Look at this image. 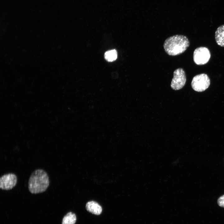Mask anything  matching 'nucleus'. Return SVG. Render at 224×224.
<instances>
[{
    "label": "nucleus",
    "instance_id": "f257e3e1",
    "mask_svg": "<svg viewBox=\"0 0 224 224\" xmlns=\"http://www.w3.org/2000/svg\"><path fill=\"white\" fill-rule=\"evenodd\" d=\"M189 45V42L185 36L176 35L170 37L164 41L163 47L169 55L176 56L184 53Z\"/></svg>",
    "mask_w": 224,
    "mask_h": 224
},
{
    "label": "nucleus",
    "instance_id": "f03ea898",
    "mask_svg": "<svg viewBox=\"0 0 224 224\" xmlns=\"http://www.w3.org/2000/svg\"><path fill=\"white\" fill-rule=\"evenodd\" d=\"M49 184V179L46 172L41 169H36L29 178L28 189L32 194L42 193L46 190Z\"/></svg>",
    "mask_w": 224,
    "mask_h": 224
},
{
    "label": "nucleus",
    "instance_id": "7ed1b4c3",
    "mask_svg": "<svg viewBox=\"0 0 224 224\" xmlns=\"http://www.w3.org/2000/svg\"><path fill=\"white\" fill-rule=\"evenodd\" d=\"M210 81L208 75L203 73L194 76L192 80L191 85L194 90L197 92H202L209 86Z\"/></svg>",
    "mask_w": 224,
    "mask_h": 224
},
{
    "label": "nucleus",
    "instance_id": "20e7f679",
    "mask_svg": "<svg viewBox=\"0 0 224 224\" xmlns=\"http://www.w3.org/2000/svg\"><path fill=\"white\" fill-rule=\"evenodd\" d=\"M211 54L209 49L204 47H200L196 49L193 53L194 62L198 65L206 64L209 61Z\"/></svg>",
    "mask_w": 224,
    "mask_h": 224
},
{
    "label": "nucleus",
    "instance_id": "39448f33",
    "mask_svg": "<svg viewBox=\"0 0 224 224\" xmlns=\"http://www.w3.org/2000/svg\"><path fill=\"white\" fill-rule=\"evenodd\" d=\"M186 80V74L184 69L182 68H178L174 72L171 87L173 90H179L184 86Z\"/></svg>",
    "mask_w": 224,
    "mask_h": 224
},
{
    "label": "nucleus",
    "instance_id": "423d86ee",
    "mask_svg": "<svg viewBox=\"0 0 224 224\" xmlns=\"http://www.w3.org/2000/svg\"><path fill=\"white\" fill-rule=\"evenodd\" d=\"M17 182V176L14 174H4L0 178V188L3 190H10L16 186Z\"/></svg>",
    "mask_w": 224,
    "mask_h": 224
},
{
    "label": "nucleus",
    "instance_id": "0eeeda50",
    "mask_svg": "<svg viewBox=\"0 0 224 224\" xmlns=\"http://www.w3.org/2000/svg\"><path fill=\"white\" fill-rule=\"evenodd\" d=\"M86 208L87 211L95 215H99L102 211L101 206L94 201L88 202L86 204Z\"/></svg>",
    "mask_w": 224,
    "mask_h": 224
},
{
    "label": "nucleus",
    "instance_id": "6e6552de",
    "mask_svg": "<svg viewBox=\"0 0 224 224\" xmlns=\"http://www.w3.org/2000/svg\"><path fill=\"white\" fill-rule=\"evenodd\" d=\"M215 39L218 45L224 47V25L219 26L216 30Z\"/></svg>",
    "mask_w": 224,
    "mask_h": 224
},
{
    "label": "nucleus",
    "instance_id": "1a4fd4ad",
    "mask_svg": "<svg viewBox=\"0 0 224 224\" xmlns=\"http://www.w3.org/2000/svg\"><path fill=\"white\" fill-rule=\"evenodd\" d=\"M76 221V217L75 213L70 212L63 217L62 224H75Z\"/></svg>",
    "mask_w": 224,
    "mask_h": 224
},
{
    "label": "nucleus",
    "instance_id": "9d476101",
    "mask_svg": "<svg viewBox=\"0 0 224 224\" xmlns=\"http://www.w3.org/2000/svg\"><path fill=\"white\" fill-rule=\"evenodd\" d=\"M104 57L105 59L108 61H113L117 58V52L115 49L108 51L105 53Z\"/></svg>",
    "mask_w": 224,
    "mask_h": 224
},
{
    "label": "nucleus",
    "instance_id": "9b49d317",
    "mask_svg": "<svg viewBox=\"0 0 224 224\" xmlns=\"http://www.w3.org/2000/svg\"><path fill=\"white\" fill-rule=\"evenodd\" d=\"M217 203L219 206L224 208V194L220 196L218 198Z\"/></svg>",
    "mask_w": 224,
    "mask_h": 224
}]
</instances>
